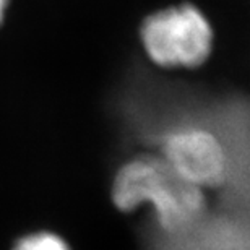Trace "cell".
Returning a JSON list of instances; mask_svg holds the SVG:
<instances>
[{
  "label": "cell",
  "mask_w": 250,
  "mask_h": 250,
  "mask_svg": "<svg viewBox=\"0 0 250 250\" xmlns=\"http://www.w3.org/2000/svg\"><path fill=\"white\" fill-rule=\"evenodd\" d=\"M114 205L125 213L148 207L158 226L184 231L202 216L203 190L177 176L159 154H137L116 171L111 184Z\"/></svg>",
  "instance_id": "1"
},
{
  "label": "cell",
  "mask_w": 250,
  "mask_h": 250,
  "mask_svg": "<svg viewBox=\"0 0 250 250\" xmlns=\"http://www.w3.org/2000/svg\"><path fill=\"white\" fill-rule=\"evenodd\" d=\"M146 57L167 70H192L213 51V26L193 3H176L151 13L140 29Z\"/></svg>",
  "instance_id": "2"
},
{
  "label": "cell",
  "mask_w": 250,
  "mask_h": 250,
  "mask_svg": "<svg viewBox=\"0 0 250 250\" xmlns=\"http://www.w3.org/2000/svg\"><path fill=\"white\" fill-rule=\"evenodd\" d=\"M167 166L200 190L219 186L228 176L229 156L223 140L211 128L181 124L161 137V154Z\"/></svg>",
  "instance_id": "3"
},
{
  "label": "cell",
  "mask_w": 250,
  "mask_h": 250,
  "mask_svg": "<svg viewBox=\"0 0 250 250\" xmlns=\"http://www.w3.org/2000/svg\"><path fill=\"white\" fill-rule=\"evenodd\" d=\"M10 250H72V247L61 234L49 229H36L18 237Z\"/></svg>",
  "instance_id": "4"
},
{
  "label": "cell",
  "mask_w": 250,
  "mask_h": 250,
  "mask_svg": "<svg viewBox=\"0 0 250 250\" xmlns=\"http://www.w3.org/2000/svg\"><path fill=\"white\" fill-rule=\"evenodd\" d=\"M8 8H10V0H0V26H2L5 18H7Z\"/></svg>",
  "instance_id": "5"
}]
</instances>
